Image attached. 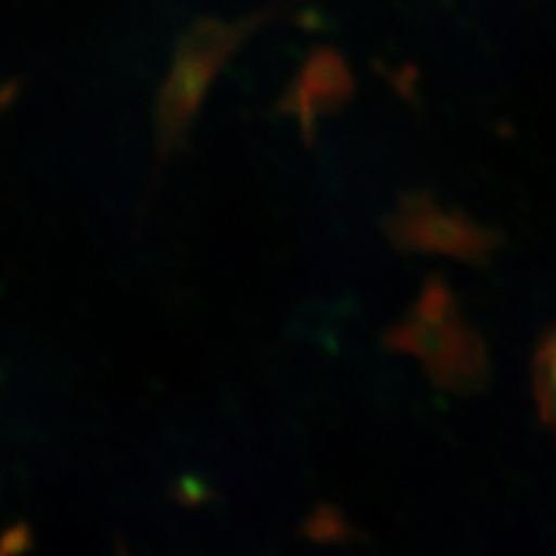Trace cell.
<instances>
[{"label": "cell", "instance_id": "cell-1", "mask_svg": "<svg viewBox=\"0 0 556 556\" xmlns=\"http://www.w3.org/2000/svg\"><path fill=\"white\" fill-rule=\"evenodd\" d=\"M392 353L422 364L433 386L462 392L482 378V348L459 316L455 298L439 278H429L404 320L386 337Z\"/></svg>", "mask_w": 556, "mask_h": 556}, {"label": "cell", "instance_id": "cell-2", "mask_svg": "<svg viewBox=\"0 0 556 556\" xmlns=\"http://www.w3.org/2000/svg\"><path fill=\"white\" fill-rule=\"evenodd\" d=\"M399 251L439 253L457 260L480 257L490 239L457 214H445L427 198L406 200L386 225Z\"/></svg>", "mask_w": 556, "mask_h": 556}, {"label": "cell", "instance_id": "cell-3", "mask_svg": "<svg viewBox=\"0 0 556 556\" xmlns=\"http://www.w3.org/2000/svg\"><path fill=\"white\" fill-rule=\"evenodd\" d=\"M538 382H541L543 404L556 420V337L547 343L541 357V378H538Z\"/></svg>", "mask_w": 556, "mask_h": 556}]
</instances>
